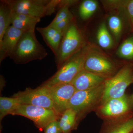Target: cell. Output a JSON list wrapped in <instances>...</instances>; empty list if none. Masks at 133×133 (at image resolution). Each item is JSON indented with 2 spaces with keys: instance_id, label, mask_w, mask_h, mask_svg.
Wrapping results in <instances>:
<instances>
[{
  "instance_id": "d6986e66",
  "label": "cell",
  "mask_w": 133,
  "mask_h": 133,
  "mask_svg": "<svg viewBox=\"0 0 133 133\" xmlns=\"http://www.w3.org/2000/svg\"><path fill=\"white\" fill-rule=\"evenodd\" d=\"M20 104L16 98L0 97V121L8 115H11L18 105Z\"/></svg>"
},
{
  "instance_id": "7c38bea8",
  "label": "cell",
  "mask_w": 133,
  "mask_h": 133,
  "mask_svg": "<svg viewBox=\"0 0 133 133\" xmlns=\"http://www.w3.org/2000/svg\"><path fill=\"white\" fill-rule=\"evenodd\" d=\"M24 32L11 25L5 32L0 43V63L7 57H10L19 39Z\"/></svg>"
},
{
  "instance_id": "83f0119b",
  "label": "cell",
  "mask_w": 133,
  "mask_h": 133,
  "mask_svg": "<svg viewBox=\"0 0 133 133\" xmlns=\"http://www.w3.org/2000/svg\"><path fill=\"white\" fill-rule=\"evenodd\" d=\"M131 100H132V104L133 105V95L132 96V97H131Z\"/></svg>"
},
{
  "instance_id": "5b68a950",
  "label": "cell",
  "mask_w": 133,
  "mask_h": 133,
  "mask_svg": "<svg viewBox=\"0 0 133 133\" xmlns=\"http://www.w3.org/2000/svg\"><path fill=\"white\" fill-rule=\"evenodd\" d=\"M86 49H82L66 61L43 85L49 87L61 83H71L76 76L84 70Z\"/></svg>"
},
{
  "instance_id": "8fae6325",
  "label": "cell",
  "mask_w": 133,
  "mask_h": 133,
  "mask_svg": "<svg viewBox=\"0 0 133 133\" xmlns=\"http://www.w3.org/2000/svg\"><path fill=\"white\" fill-rule=\"evenodd\" d=\"M48 87L54 109L61 116L67 109L69 101L76 91V89L71 83H61Z\"/></svg>"
},
{
  "instance_id": "30bf717a",
  "label": "cell",
  "mask_w": 133,
  "mask_h": 133,
  "mask_svg": "<svg viewBox=\"0 0 133 133\" xmlns=\"http://www.w3.org/2000/svg\"><path fill=\"white\" fill-rule=\"evenodd\" d=\"M84 69L107 79L112 77L115 71L114 64L108 58L97 53L90 54L86 49Z\"/></svg>"
},
{
  "instance_id": "ffe728a7",
  "label": "cell",
  "mask_w": 133,
  "mask_h": 133,
  "mask_svg": "<svg viewBox=\"0 0 133 133\" xmlns=\"http://www.w3.org/2000/svg\"><path fill=\"white\" fill-rule=\"evenodd\" d=\"M76 2V1H61L59 4V8L60 9L59 11L53 21L48 26L54 27L60 22L72 16L69 11V8L70 5Z\"/></svg>"
},
{
  "instance_id": "cb8c5ba5",
  "label": "cell",
  "mask_w": 133,
  "mask_h": 133,
  "mask_svg": "<svg viewBox=\"0 0 133 133\" xmlns=\"http://www.w3.org/2000/svg\"><path fill=\"white\" fill-rule=\"evenodd\" d=\"M108 25L111 31L116 37H118L121 33L122 24L121 20L116 16H112L108 20Z\"/></svg>"
},
{
  "instance_id": "e0dca14e",
  "label": "cell",
  "mask_w": 133,
  "mask_h": 133,
  "mask_svg": "<svg viewBox=\"0 0 133 133\" xmlns=\"http://www.w3.org/2000/svg\"><path fill=\"white\" fill-rule=\"evenodd\" d=\"M58 121L62 133H70L76 129L78 123L76 112L70 108L62 114Z\"/></svg>"
},
{
  "instance_id": "52a82bcc",
  "label": "cell",
  "mask_w": 133,
  "mask_h": 133,
  "mask_svg": "<svg viewBox=\"0 0 133 133\" xmlns=\"http://www.w3.org/2000/svg\"><path fill=\"white\" fill-rule=\"evenodd\" d=\"M24 116L31 120L40 130L48 124L59 119L61 115L54 109L29 105L19 104L11 114Z\"/></svg>"
},
{
  "instance_id": "f1b7e54d",
  "label": "cell",
  "mask_w": 133,
  "mask_h": 133,
  "mask_svg": "<svg viewBox=\"0 0 133 133\" xmlns=\"http://www.w3.org/2000/svg\"><path fill=\"white\" fill-rule=\"evenodd\" d=\"M131 133H133V132H132Z\"/></svg>"
},
{
  "instance_id": "ba28073f",
  "label": "cell",
  "mask_w": 133,
  "mask_h": 133,
  "mask_svg": "<svg viewBox=\"0 0 133 133\" xmlns=\"http://www.w3.org/2000/svg\"><path fill=\"white\" fill-rule=\"evenodd\" d=\"M12 97L17 98L20 104L32 105L55 110L49 88L42 84L35 89L26 88Z\"/></svg>"
},
{
  "instance_id": "5bb4252c",
  "label": "cell",
  "mask_w": 133,
  "mask_h": 133,
  "mask_svg": "<svg viewBox=\"0 0 133 133\" xmlns=\"http://www.w3.org/2000/svg\"><path fill=\"white\" fill-rule=\"evenodd\" d=\"M36 29L41 34L45 44L56 56L63 37V33L54 27L49 26L38 27Z\"/></svg>"
},
{
  "instance_id": "7402d4cb",
  "label": "cell",
  "mask_w": 133,
  "mask_h": 133,
  "mask_svg": "<svg viewBox=\"0 0 133 133\" xmlns=\"http://www.w3.org/2000/svg\"><path fill=\"white\" fill-rule=\"evenodd\" d=\"M98 4L96 1L85 0L81 3L79 9V15L82 19L86 20L90 17L97 9Z\"/></svg>"
},
{
  "instance_id": "484cf974",
  "label": "cell",
  "mask_w": 133,
  "mask_h": 133,
  "mask_svg": "<svg viewBox=\"0 0 133 133\" xmlns=\"http://www.w3.org/2000/svg\"><path fill=\"white\" fill-rule=\"evenodd\" d=\"M73 20V16H72L58 23L56 26L52 27H54L57 30L61 31L63 35L65 32L66 31L69 26L71 24Z\"/></svg>"
},
{
  "instance_id": "9c48e42d",
  "label": "cell",
  "mask_w": 133,
  "mask_h": 133,
  "mask_svg": "<svg viewBox=\"0 0 133 133\" xmlns=\"http://www.w3.org/2000/svg\"><path fill=\"white\" fill-rule=\"evenodd\" d=\"M132 100L125 94L121 97L111 99L101 104L97 113L101 117L111 121L125 118L131 109Z\"/></svg>"
},
{
  "instance_id": "7a4b0ae2",
  "label": "cell",
  "mask_w": 133,
  "mask_h": 133,
  "mask_svg": "<svg viewBox=\"0 0 133 133\" xmlns=\"http://www.w3.org/2000/svg\"><path fill=\"white\" fill-rule=\"evenodd\" d=\"M13 12L41 19L50 16L59 7L60 0H6Z\"/></svg>"
},
{
  "instance_id": "3957f363",
  "label": "cell",
  "mask_w": 133,
  "mask_h": 133,
  "mask_svg": "<svg viewBox=\"0 0 133 133\" xmlns=\"http://www.w3.org/2000/svg\"><path fill=\"white\" fill-rule=\"evenodd\" d=\"M104 84L90 90L76 91L74 93L69 101L67 109H73L76 112L78 122L88 112L97 108L100 104Z\"/></svg>"
},
{
  "instance_id": "6da1fadb",
  "label": "cell",
  "mask_w": 133,
  "mask_h": 133,
  "mask_svg": "<svg viewBox=\"0 0 133 133\" xmlns=\"http://www.w3.org/2000/svg\"><path fill=\"white\" fill-rule=\"evenodd\" d=\"M48 55L46 50L36 37L35 30H32L23 33L10 58L16 64H23L42 60Z\"/></svg>"
},
{
  "instance_id": "2e32d148",
  "label": "cell",
  "mask_w": 133,
  "mask_h": 133,
  "mask_svg": "<svg viewBox=\"0 0 133 133\" xmlns=\"http://www.w3.org/2000/svg\"><path fill=\"white\" fill-rule=\"evenodd\" d=\"M103 133H131L133 132V118H125L107 121Z\"/></svg>"
},
{
  "instance_id": "44dd1931",
  "label": "cell",
  "mask_w": 133,
  "mask_h": 133,
  "mask_svg": "<svg viewBox=\"0 0 133 133\" xmlns=\"http://www.w3.org/2000/svg\"><path fill=\"white\" fill-rule=\"evenodd\" d=\"M97 40L101 48L108 49L112 47L113 41L105 23L101 24L97 33Z\"/></svg>"
},
{
  "instance_id": "603a6c76",
  "label": "cell",
  "mask_w": 133,
  "mask_h": 133,
  "mask_svg": "<svg viewBox=\"0 0 133 133\" xmlns=\"http://www.w3.org/2000/svg\"><path fill=\"white\" fill-rule=\"evenodd\" d=\"M117 55L124 59H133V36L126 39L117 51Z\"/></svg>"
},
{
  "instance_id": "d4e9b609",
  "label": "cell",
  "mask_w": 133,
  "mask_h": 133,
  "mask_svg": "<svg viewBox=\"0 0 133 133\" xmlns=\"http://www.w3.org/2000/svg\"><path fill=\"white\" fill-rule=\"evenodd\" d=\"M44 133H62L58 120L50 122L44 129Z\"/></svg>"
},
{
  "instance_id": "4316f807",
  "label": "cell",
  "mask_w": 133,
  "mask_h": 133,
  "mask_svg": "<svg viewBox=\"0 0 133 133\" xmlns=\"http://www.w3.org/2000/svg\"><path fill=\"white\" fill-rule=\"evenodd\" d=\"M125 6L133 28V0L126 1Z\"/></svg>"
},
{
  "instance_id": "ac0fdd59",
  "label": "cell",
  "mask_w": 133,
  "mask_h": 133,
  "mask_svg": "<svg viewBox=\"0 0 133 133\" xmlns=\"http://www.w3.org/2000/svg\"><path fill=\"white\" fill-rule=\"evenodd\" d=\"M12 10L6 0L1 1L0 4V43L5 32L12 23Z\"/></svg>"
},
{
  "instance_id": "8992f818",
  "label": "cell",
  "mask_w": 133,
  "mask_h": 133,
  "mask_svg": "<svg viewBox=\"0 0 133 133\" xmlns=\"http://www.w3.org/2000/svg\"><path fill=\"white\" fill-rule=\"evenodd\" d=\"M132 83L133 66L128 65L122 67L115 76L105 81L100 104L108 100L123 97L126 89Z\"/></svg>"
},
{
  "instance_id": "4fadbf2b",
  "label": "cell",
  "mask_w": 133,
  "mask_h": 133,
  "mask_svg": "<svg viewBox=\"0 0 133 133\" xmlns=\"http://www.w3.org/2000/svg\"><path fill=\"white\" fill-rule=\"evenodd\" d=\"M107 79L84 70L77 75L71 83L76 91L86 90L103 84Z\"/></svg>"
},
{
  "instance_id": "9a60e30c",
  "label": "cell",
  "mask_w": 133,
  "mask_h": 133,
  "mask_svg": "<svg viewBox=\"0 0 133 133\" xmlns=\"http://www.w3.org/2000/svg\"><path fill=\"white\" fill-rule=\"evenodd\" d=\"M41 19L18 14L12 11L11 24L16 28L24 32L35 30L37 24Z\"/></svg>"
},
{
  "instance_id": "277c9868",
  "label": "cell",
  "mask_w": 133,
  "mask_h": 133,
  "mask_svg": "<svg viewBox=\"0 0 133 133\" xmlns=\"http://www.w3.org/2000/svg\"><path fill=\"white\" fill-rule=\"evenodd\" d=\"M73 21L63 35L57 54L55 56L58 69L83 48L84 38Z\"/></svg>"
}]
</instances>
